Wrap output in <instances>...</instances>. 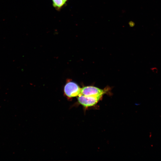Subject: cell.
Masks as SVG:
<instances>
[{
	"label": "cell",
	"mask_w": 161,
	"mask_h": 161,
	"mask_svg": "<svg viewBox=\"0 0 161 161\" xmlns=\"http://www.w3.org/2000/svg\"><path fill=\"white\" fill-rule=\"evenodd\" d=\"M103 95L86 96L79 95L78 100L79 103L85 107H89L95 105L102 97Z\"/></svg>",
	"instance_id": "obj_1"
},
{
	"label": "cell",
	"mask_w": 161,
	"mask_h": 161,
	"mask_svg": "<svg viewBox=\"0 0 161 161\" xmlns=\"http://www.w3.org/2000/svg\"><path fill=\"white\" fill-rule=\"evenodd\" d=\"M64 91L65 94L69 98L78 96L81 94V88L77 84L72 81L66 84Z\"/></svg>",
	"instance_id": "obj_2"
},
{
	"label": "cell",
	"mask_w": 161,
	"mask_h": 161,
	"mask_svg": "<svg viewBox=\"0 0 161 161\" xmlns=\"http://www.w3.org/2000/svg\"><path fill=\"white\" fill-rule=\"evenodd\" d=\"M105 90L93 86H87L81 88V94L86 96H96L103 95Z\"/></svg>",
	"instance_id": "obj_3"
},
{
	"label": "cell",
	"mask_w": 161,
	"mask_h": 161,
	"mask_svg": "<svg viewBox=\"0 0 161 161\" xmlns=\"http://www.w3.org/2000/svg\"><path fill=\"white\" fill-rule=\"evenodd\" d=\"M53 7L58 11H60L66 5L64 0H52Z\"/></svg>",
	"instance_id": "obj_4"
},
{
	"label": "cell",
	"mask_w": 161,
	"mask_h": 161,
	"mask_svg": "<svg viewBox=\"0 0 161 161\" xmlns=\"http://www.w3.org/2000/svg\"><path fill=\"white\" fill-rule=\"evenodd\" d=\"M64 1L67 3V2L69 0H64Z\"/></svg>",
	"instance_id": "obj_5"
}]
</instances>
